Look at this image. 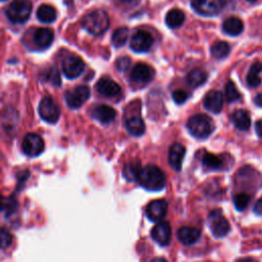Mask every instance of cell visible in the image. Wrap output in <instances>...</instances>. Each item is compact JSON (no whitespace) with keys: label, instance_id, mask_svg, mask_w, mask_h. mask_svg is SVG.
I'll return each mask as SVG.
<instances>
[{"label":"cell","instance_id":"2e32d148","mask_svg":"<svg viewBox=\"0 0 262 262\" xmlns=\"http://www.w3.org/2000/svg\"><path fill=\"white\" fill-rule=\"evenodd\" d=\"M204 106L207 111L219 114L223 107V95L218 90L209 91L204 99Z\"/></svg>","mask_w":262,"mask_h":262},{"label":"cell","instance_id":"7c38bea8","mask_svg":"<svg viewBox=\"0 0 262 262\" xmlns=\"http://www.w3.org/2000/svg\"><path fill=\"white\" fill-rule=\"evenodd\" d=\"M168 211V204L165 200H155L146 207V217L152 222H161Z\"/></svg>","mask_w":262,"mask_h":262},{"label":"cell","instance_id":"8992f818","mask_svg":"<svg viewBox=\"0 0 262 262\" xmlns=\"http://www.w3.org/2000/svg\"><path fill=\"white\" fill-rule=\"evenodd\" d=\"M192 8L200 14L205 16H213L218 14L224 7V0H190Z\"/></svg>","mask_w":262,"mask_h":262},{"label":"cell","instance_id":"ee69618b","mask_svg":"<svg viewBox=\"0 0 262 262\" xmlns=\"http://www.w3.org/2000/svg\"><path fill=\"white\" fill-rule=\"evenodd\" d=\"M121 1H123V2H130V1H133V0H121Z\"/></svg>","mask_w":262,"mask_h":262},{"label":"cell","instance_id":"4316f807","mask_svg":"<svg viewBox=\"0 0 262 262\" xmlns=\"http://www.w3.org/2000/svg\"><path fill=\"white\" fill-rule=\"evenodd\" d=\"M186 81L190 86L199 87L207 81V73L202 69H193L187 74Z\"/></svg>","mask_w":262,"mask_h":262},{"label":"cell","instance_id":"4dcf8cb0","mask_svg":"<svg viewBox=\"0 0 262 262\" xmlns=\"http://www.w3.org/2000/svg\"><path fill=\"white\" fill-rule=\"evenodd\" d=\"M128 36H129V30L126 27L117 29L115 31V33L113 34V37H112L113 45L117 48L122 47L126 43V41L128 39Z\"/></svg>","mask_w":262,"mask_h":262},{"label":"cell","instance_id":"484cf974","mask_svg":"<svg viewBox=\"0 0 262 262\" xmlns=\"http://www.w3.org/2000/svg\"><path fill=\"white\" fill-rule=\"evenodd\" d=\"M184 19H185L184 12L177 8L169 10L168 13L166 14V24L171 29L179 28L184 23Z\"/></svg>","mask_w":262,"mask_h":262},{"label":"cell","instance_id":"f35d334b","mask_svg":"<svg viewBox=\"0 0 262 262\" xmlns=\"http://www.w3.org/2000/svg\"><path fill=\"white\" fill-rule=\"evenodd\" d=\"M253 211H254V213H256L257 215H262V199H260V200H258V201L256 202V204L254 205Z\"/></svg>","mask_w":262,"mask_h":262},{"label":"cell","instance_id":"ac0fdd59","mask_svg":"<svg viewBox=\"0 0 262 262\" xmlns=\"http://www.w3.org/2000/svg\"><path fill=\"white\" fill-rule=\"evenodd\" d=\"M91 116L95 120L99 121L100 123L107 124V123H111V122H113L115 120V118L117 116V112H116L115 108H113L110 105L100 104V105L95 106L92 110Z\"/></svg>","mask_w":262,"mask_h":262},{"label":"cell","instance_id":"8fae6325","mask_svg":"<svg viewBox=\"0 0 262 262\" xmlns=\"http://www.w3.org/2000/svg\"><path fill=\"white\" fill-rule=\"evenodd\" d=\"M152 43H154V39L151 35L145 31L139 30L132 36L130 47L133 51L142 53V52L148 51L152 46Z\"/></svg>","mask_w":262,"mask_h":262},{"label":"cell","instance_id":"74e56055","mask_svg":"<svg viewBox=\"0 0 262 262\" xmlns=\"http://www.w3.org/2000/svg\"><path fill=\"white\" fill-rule=\"evenodd\" d=\"M11 242H12V235L6 229L3 228L1 230V246H2V248L9 247Z\"/></svg>","mask_w":262,"mask_h":262},{"label":"cell","instance_id":"5bb4252c","mask_svg":"<svg viewBox=\"0 0 262 262\" xmlns=\"http://www.w3.org/2000/svg\"><path fill=\"white\" fill-rule=\"evenodd\" d=\"M155 75L154 69L143 62L136 63L131 71V79L136 83H147L152 80Z\"/></svg>","mask_w":262,"mask_h":262},{"label":"cell","instance_id":"b9f144b4","mask_svg":"<svg viewBox=\"0 0 262 262\" xmlns=\"http://www.w3.org/2000/svg\"><path fill=\"white\" fill-rule=\"evenodd\" d=\"M151 262H167V260H165L164 258H155L151 260Z\"/></svg>","mask_w":262,"mask_h":262},{"label":"cell","instance_id":"5b68a950","mask_svg":"<svg viewBox=\"0 0 262 262\" xmlns=\"http://www.w3.org/2000/svg\"><path fill=\"white\" fill-rule=\"evenodd\" d=\"M208 225L215 237L225 236L230 229L227 219L222 215L221 210L215 209L208 216Z\"/></svg>","mask_w":262,"mask_h":262},{"label":"cell","instance_id":"9a60e30c","mask_svg":"<svg viewBox=\"0 0 262 262\" xmlns=\"http://www.w3.org/2000/svg\"><path fill=\"white\" fill-rule=\"evenodd\" d=\"M185 155V147L181 143H173L168 152V161L173 170L179 172L182 167V161Z\"/></svg>","mask_w":262,"mask_h":262},{"label":"cell","instance_id":"7a4b0ae2","mask_svg":"<svg viewBox=\"0 0 262 262\" xmlns=\"http://www.w3.org/2000/svg\"><path fill=\"white\" fill-rule=\"evenodd\" d=\"M110 19L105 11L98 9L85 14L82 18L83 28L94 36L103 34L108 28Z\"/></svg>","mask_w":262,"mask_h":262},{"label":"cell","instance_id":"7402d4cb","mask_svg":"<svg viewBox=\"0 0 262 262\" xmlns=\"http://www.w3.org/2000/svg\"><path fill=\"white\" fill-rule=\"evenodd\" d=\"M231 122L238 130H242V131L248 130L251 126L250 115L246 110H236L231 115Z\"/></svg>","mask_w":262,"mask_h":262},{"label":"cell","instance_id":"30bf717a","mask_svg":"<svg viewBox=\"0 0 262 262\" xmlns=\"http://www.w3.org/2000/svg\"><path fill=\"white\" fill-rule=\"evenodd\" d=\"M85 69V63L78 55H69L62 61V71L67 78L75 79L79 77Z\"/></svg>","mask_w":262,"mask_h":262},{"label":"cell","instance_id":"3957f363","mask_svg":"<svg viewBox=\"0 0 262 262\" xmlns=\"http://www.w3.org/2000/svg\"><path fill=\"white\" fill-rule=\"evenodd\" d=\"M187 129L190 134L196 138H207L214 130L212 120L203 114L192 116L187 122Z\"/></svg>","mask_w":262,"mask_h":262},{"label":"cell","instance_id":"f1b7e54d","mask_svg":"<svg viewBox=\"0 0 262 262\" xmlns=\"http://www.w3.org/2000/svg\"><path fill=\"white\" fill-rule=\"evenodd\" d=\"M140 162L135 161V162H130L125 165L123 169V175L128 181H136V178L138 176V173L141 169Z\"/></svg>","mask_w":262,"mask_h":262},{"label":"cell","instance_id":"ffe728a7","mask_svg":"<svg viewBox=\"0 0 262 262\" xmlns=\"http://www.w3.org/2000/svg\"><path fill=\"white\" fill-rule=\"evenodd\" d=\"M53 32L48 28H39L34 32V43L41 49L49 47L53 41Z\"/></svg>","mask_w":262,"mask_h":262},{"label":"cell","instance_id":"8d00e7d4","mask_svg":"<svg viewBox=\"0 0 262 262\" xmlns=\"http://www.w3.org/2000/svg\"><path fill=\"white\" fill-rule=\"evenodd\" d=\"M172 97H173V100H174L176 103L181 104V103H183V102L187 99L188 94H187L184 90L178 89V90L173 91V93H172Z\"/></svg>","mask_w":262,"mask_h":262},{"label":"cell","instance_id":"f546056e","mask_svg":"<svg viewBox=\"0 0 262 262\" xmlns=\"http://www.w3.org/2000/svg\"><path fill=\"white\" fill-rule=\"evenodd\" d=\"M203 165L209 169L212 170H218L222 167V159L214 154H210V152H206L202 159Z\"/></svg>","mask_w":262,"mask_h":262},{"label":"cell","instance_id":"d6a6232c","mask_svg":"<svg viewBox=\"0 0 262 262\" xmlns=\"http://www.w3.org/2000/svg\"><path fill=\"white\" fill-rule=\"evenodd\" d=\"M225 98H226L227 102H229V103L234 102L241 98V94H239L238 90L236 89L234 83L230 80L227 81V83L225 85Z\"/></svg>","mask_w":262,"mask_h":262},{"label":"cell","instance_id":"52a82bcc","mask_svg":"<svg viewBox=\"0 0 262 262\" xmlns=\"http://www.w3.org/2000/svg\"><path fill=\"white\" fill-rule=\"evenodd\" d=\"M90 97V89L85 85H78L64 93L67 104L71 108H79Z\"/></svg>","mask_w":262,"mask_h":262},{"label":"cell","instance_id":"d590c367","mask_svg":"<svg viewBox=\"0 0 262 262\" xmlns=\"http://www.w3.org/2000/svg\"><path fill=\"white\" fill-rule=\"evenodd\" d=\"M130 64H131V59L128 56H122V57L118 58L116 61V68L120 72L128 70Z\"/></svg>","mask_w":262,"mask_h":262},{"label":"cell","instance_id":"6da1fadb","mask_svg":"<svg viewBox=\"0 0 262 262\" xmlns=\"http://www.w3.org/2000/svg\"><path fill=\"white\" fill-rule=\"evenodd\" d=\"M136 181L147 190L159 191L166 185V176L159 167L147 165L140 169Z\"/></svg>","mask_w":262,"mask_h":262},{"label":"cell","instance_id":"836d02e7","mask_svg":"<svg viewBox=\"0 0 262 262\" xmlns=\"http://www.w3.org/2000/svg\"><path fill=\"white\" fill-rule=\"evenodd\" d=\"M251 198L246 192H239L233 196V204L237 211H244L248 207Z\"/></svg>","mask_w":262,"mask_h":262},{"label":"cell","instance_id":"e0dca14e","mask_svg":"<svg viewBox=\"0 0 262 262\" xmlns=\"http://www.w3.org/2000/svg\"><path fill=\"white\" fill-rule=\"evenodd\" d=\"M97 91L106 97H115L121 94V87L118 83L113 81L110 78H101L96 83Z\"/></svg>","mask_w":262,"mask_h":262},{"label":"cell","instance_id":"60d3db41","mask_svg":"<svg viewBox=\"0 0 262 262\" xmlns=\"http://www.w3.org/2000/svg\"><path fill=\"white\" fill-rule=\"evenodd\" d=\"M254 102L256 105H258L259 107H262V92L258 93L255 98H254Z\"/></svg>","mask_w":262,"mask_h":262},{"label":"cell","instance_id":"603a6c76","mask_svg":"<svg viewBox=\"0 0 262 262\" xmlns=\"http://www.w3.org/2000/svg\"><path fill=\"white\" fill-rule=\"evenodd\" d=\"M222 29L229 36H237L243 32L244 24L238 17L230 16L223 21Z\"/></svg>","mask_w":262,"mask_h":262},{"label":"cell","instance_id":"f6af8a7d","mask_svg":"<svg viewBox=\"0 0 262 262\" xmlns=\"http://www.w3.org/2000/svg\"><path fill=\"white\" fill-rule=\"evenodd\" d=\"M1 1H5V0H1Z\"/></svg>","mask_w":262,"mask_h":262},{"label":"cell","instance_id":"277c9868","mask_svg":"<svg viewBox=\"0 0 262 262\" xmlns=\"http://www.w3.org/2000/svg\"><path fill=\"white\" fill-rule=\"evenodd\" d=\"M31 12V0H13L6 9V16L13 24H23L30 17Z\"/></svg>","mask_w":262,"mask_h":262},{"label":"cell","instance_id":"ba28073f","mask_svg":"<svg viewBox=\"0 0 262 262\" xmlns=\"http://www.w3.org/2000/svg\"><path fill=\"white\" fill-rule=\"evenodd\" d=\"M23 151L29 157H37L44 149V141L42 137L36 133H28L21 142Z\"/></svg>","mask_w":262,"mask_h":262},{"label":"cell","instance_id":"d6986e66","mask_svg":"<svg viewBox=\"0 0 262 262\" xmlns=\"http://www.w3.org/2000/svg\"><path fill=\"white\" fill-rule=\"evenodd\" d=\"M201 236L200 229L192 226H182L177 231V237L183 245L190 246L199 241Z\"/></svg>","mask_w":262,"mask_h":262},{"label":"cell","instance_id":"d4e9b609","mask_svg":"<svg viewBox=\"0 0 262 262\" xmlns=\"http://www.w3.org/2000/svg\"><path fill=\"white\" fill-rule=\"evenodd\" d=\"M37 18L42 23H53L56 18V10L49 4H42L38 7L36 12Z\"/></svg>","mask_w":262,"mask_h":262},{"label":"cell","instance_id":"7bdbcfd3","mask_svg":"<svg viewBox=\"0 0 262 262\" xmlns=\"http://www.w3.org/2000/svg\"><path fill=\"white\" fill-rule=\"evenodd\" d=\"M247 2H250V3H254V2H256L257 0H246Z\"/></svg>","mask_w":262,"mask_h":262},{"label":"cell","instance_id":"cb8c5ba5","mask_svg":"<svg viewBox=\"0 0 262 262\" xmlns=\"http://www.w3.org/2000/svg\"><path fill=\"white\" fill-rule=\"evenodd\" d=\"M261 72H262V62L260 61L253 62L246 77V82L249 87L256 88L261 84V78L259 77V74Z\"/></svg>","mask_w":262,"mask_h":262},{"label":"cell","instance_id":"9c48e42d","mask_svg":"<svg viewBox=\"0 0 262 262\" xmlns=\"http://www.w3.org/2000/svg\"><path fill=\"white\" fill-rule=\"evenodd\" d=\"M59 114L60 112L58 106L50 96L42 98L39 103V115L44 121L48 123H55L59 118Z\"/></svg>","mask_w":262,"mask_h":262},{"label":"cell","instance_id":"ab89813d","mask_svg":"<svg viewBox=\"0 0 262 262\" xmlns=\"http://www.w3.org/2000/svg\"><path fill=\"white\" fill-rule=\"evenodd\" d=\"M255 129H256L257 135L262 138V119L256 122V124H255Z\"/></svg>","mask_w":262,"mask_h":262},{"label":"cell","instance_id":"83f0119b","mask_svg":"<svg viewBox=\"0 0 262 262\" xmlns=\"http://www.w3.org/2000/svg\"><path fill=\"white\" fill-rule=\"evenodd\" d=\"M230 47L228 43L224 41H217L211 46V54L217 59H222L228 55Z\"/></svg>","mask_w":262,"mask_h":262},{"label":"cell","instance_id":"e575fe53","mask_svg":"<svg viewBox=\"0 0 262 262\" xmlns=\"http://www.w3.org/2000/svg\"><path fill=\"white\" fill-rule=\"evenodd\" d=\"M17 203L12 198H4L3 199V208L2 212L5 214V216L11 214V212L16 208Z\"/></svg>","mask_w":262,"mask_h":262},{"label":"cell","instance_id":"4fadbf2b","mask_svg":"<svg viewBox=\"0 0 262 262\" xmlns=\"http://www.w3.org/2000/svg\"><path fill=\"white\" fill-rule=\"evenodd\" d=\"M152 239L160 246H168L171 241V226L167 221L158 222L151 229Z\"/></svg>","mask_w":262,"mask_h":262},{"label":"cell","instance_id":"44dd1931","mask_svg":"<svg viewBox=\"0 0 262 262\" xmlns=\"http://www.w3.org/2000/svg\"><path fill=\"white\" fill-rule=\"evenodd\" d=\"M125 127L129 134L133 136H140L145 131V125L143 120L139 116H132L125 122Z\"/></svg>","mask_w":262,"mask_h":262},{"label":"cell","instance_id":"1f68e13d","mask_svg":"<svg viewBox=\"0 0 262 262\" xmlns=\"http://www.w3.org/2000/svg\"><path fill=\"white\" fill-rule=\"evenodd\" d=\"M42 79L47 81V82H49V83H51L54 86H57V87L61 83L58 70L56 68H54V67H50L49 69L45 70L42 73Z\"/></svg>","mask_w":262,"mask_h":262}]
</instances>
